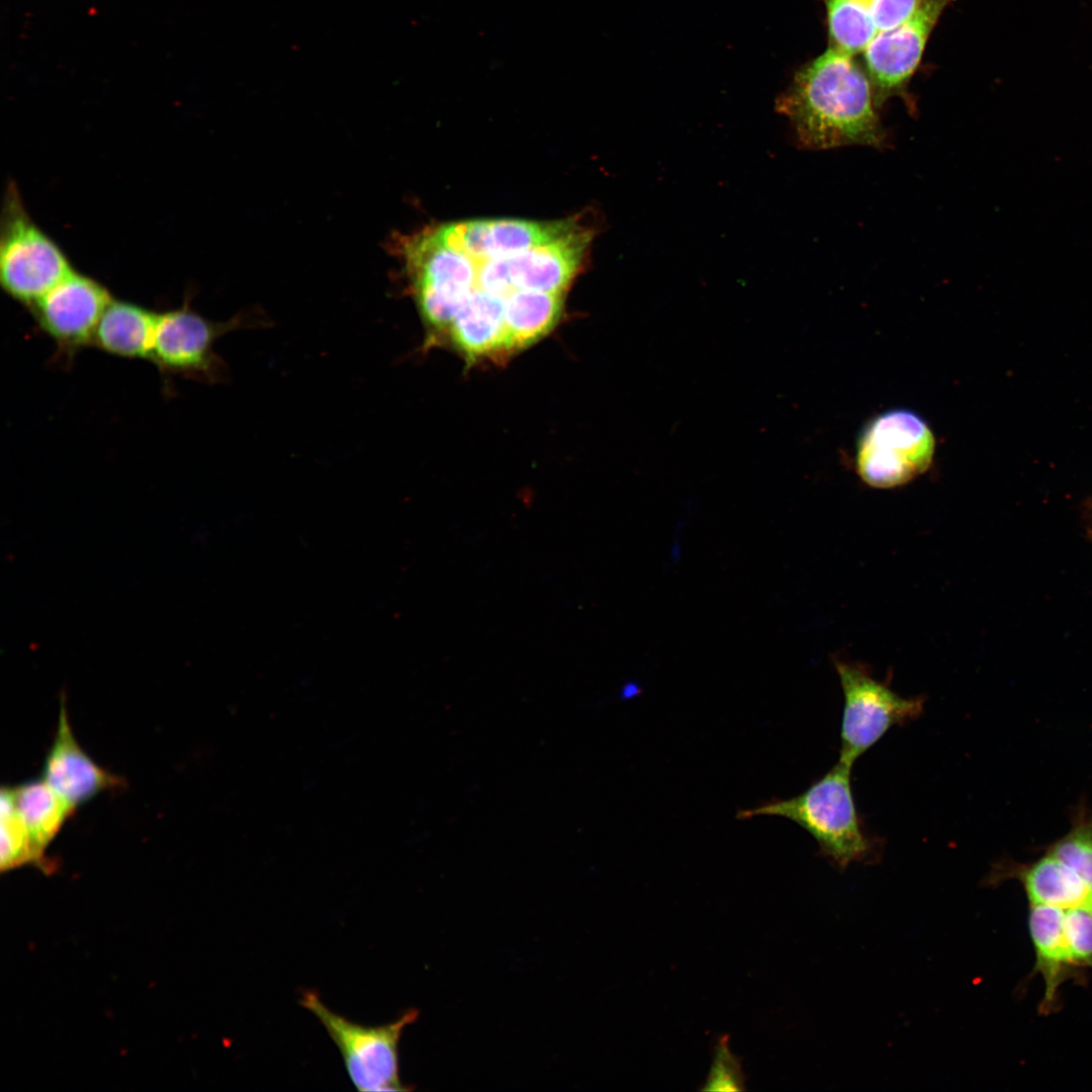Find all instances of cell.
I'll list each match as a JSON object with an SVG mask.
<instances>
[{"label":"cell","mask_w":1092,"mask_h":1092,"mask_svg":"<svg viewBox=\"0 0 1092 1092\" xmlns=\"http://www.w3.org/2000/svg\"><path fill=\"white\" fill-rule=\"evenodd\" d=\"M871 81L854 56L830 46L804 65L778 98L800 146L828 150L885 145Z\"/></svg>","instance_id":"obj_1"},{"label":"cell","mask_w":1092,"mask_h":1092,"mask_svg":"<svg viewBox=\"0 0 1092 1092\" xmlns=\"http://www.w3.org/2000/svg\"><path fill=\"white\" fill-rule=\"evenodd\" d=\"M851 769L837 761L801 794L741 810L737 818L778 816L795 822L813 836L820 855L839 872L854 862L875 863L881 857V841L868 832L858 813Z\"/></svg>","instance_id":"obj_2"},{"label":"cell","mask_w":1092,"mask_h":1092,"mask_svg":"<svg viewBox=\"0 0 1092 1092\" xmlns=\"http://www.w3.org/2000/svg\"><path fill=\"white\" fill-rule=\"evenodd\" d=\"M404 274L429 341L449 328L474 287L475 270L463 252L445 246L433 229L394 237Z\"/></svg>","instance_id":"obj_3"},{"label":"cell","mask_w":1092,"mask_h":1092,"mask_svg":"<svg viewBox=\"0 0 1092 1092\" xmlns=\"http://www.w3.org/2000/svg\"><path fill=\"white\" fill-rule=\"evenodd\" d=\"M267 322L257 313L242 311L225 322H213L198 313L186 297L179 307L159 312L149 360L165 383L180 377L207 384L225 381L229 369L216 353L215 344L225 334Z\"/></svg>","instance_id":"obj_4"},{"label":"cell","mask_w":1092,"mask_h":1092,"mask_svg":"<svg viewBox=\"0 0 1092 1092\" xmlns=\"http://www.w3.org/2000/svg\"><path fill=\"white\" fill-rule=\"evenodd\" d=\"M74 269L61 248L32 220L17 187L8 185L0 230V284L27 309Z\"/></svg>","instance_id":"obj_5"},{"label":"cell","mask_w":1092,"mask_h":1092,"mask_svg":"<svg viewBox=\"0 0 1092 1092\" xmlns=\"http://www.w3.org/2000/svg\"><path fill=\"white\" fill-rule=\"evenodd\" d=\"M299 1004L311 1012L341 1053L346 1071L361 1092L406 1091L399 1079L398 1043L403 1029L414 1023L418 1010L378 1026L350 1021L328 1008L314 991H305Z\"/></svg>","instance_id":"obj_6"},{"label":"cell","mask_w":1092,"mask_h":1092,"mask_svg":"<svg viewBox=\"0 0 1092 1092\" xmlns=\"http://www.w3.org/2000/svg\"><path fill=\"white\" fill-rule=\"evenodd\" d=\"M833 663L844 699L838 761L852 766L891 728L918 719L925 698L902 697L889 680H879L864 664L842 659Z\"/></svg>","instance_id":"obj_7"},{"label":"cell","mask_w":1092,"mask_h":1092,"mask_svg":"<svg viewBox=\"0 0 1092 1092\" xmlns=\"http://www.w3.org/2000/svg\"><path fill=\"white\" fill-rule=\"evenodd\" d=\"M934 448L932 431L920 416L892 410L877 416L860 432L857 473L873 487L899 486L928 469Z\"/></svg>","instance_id":"obj_8"},{"label":"cell","mask_w":1092,"mask_h":1092,"mask_svg":"<svg viewBox=\"0 0 1092 1092\" xmlns=\"http://www.w3.org/2000/svg\"><path fill=\"white\" fill-rule=\"evenodd\" d=\"M112 298L101 282L73 271L28 308L38 332L54 343L52 364L72 367L77 355L93 346L99 320Z\"/></svg>","instance_id":"obj_9"},{"label":"cell","mask_w":1092,"mask_h":1092,"mask_svg":"<svg viewBox=\"0 0 1092 1092\" xmlns=\"http://www.w3.org/2000/svg\"><path fill=\"white\" fill-rule=\"evenodd\" d=\"M953 0H920L900 25L879 34L862 53L876 106L902 93L921 61L926 42Z\"/></svg>","instance_id":"obj_10"},{"label":"cell","mask_w":1092,"mask_h":1092,"mask_svg":"<svg viewBox=\"0 0 1092 1092\" xmlns=\"http://www.w3.org/2000/svg\"><path fill=\"white\" fill-rule=\"evenodd\" d=\"M62 697L54 742L44 759L42 780L74 810L98 794L123 785L82 749L72 731Z\"/></svg>","instance_id":"obj_11"},{"label":"cell","mask_w":1092,"mask_h":1092,"mask_svg":"<svg viewBox=\"0 0 1092 1092\" xmlns=\"http://www.w3.org/2000/svg\"><path fill=\"white\" fill-rule=\"evenodd\" d=\"M1009 880L1020 883L1029 905L1064 910L1074 907L1092 909V888L1072 869L1048 852L1027 863L1001 858L992 866L981 886L994 888Z\"/></svg>","instance_id":"obj_12"},{"label":"cell","mask_w":1092,"mask_h":1092,"mask_svg":"<svg viewBox=\"0 0 1092 1092\" xmlns=\"http://www.w3.org/2000/svg\"><path fill=\"white\" fill-rule=\"evenodd\" d=\"M830 46L862 54L879 34L903 23L920 0H823Z\"/></svg>","instance_id":"obj_13"},{"label":"cell","mask_w":1092,"mask_h":1092,"mask_svg":"<svg viewBox=\"0 0 1092 1092\" xmlns=\"http://www.w3.org/2000/svg\"><path fill=\"white\" fill-rule=\"evenodd\" d=\"M1028 929L1035 954L1034 973L1041 975L1044 993L1039 1012L1049 1014L1057 1006L1061 985L1077 978L1079 970L1069 951L1064 934V909L1029 905Z\"/></svg>","instance_id":"obj_14"},{"label":"cell","mask_w":1092,"mask_h":1092,"mask_svg":"<svg viewBox=\"0 0 1092 1092\" xmlns=\"http://www.w3.org/2000/svg\"><path fill=\"white\" fill-rule=\"evenodd\" d=\"M158 315L139 303L112 298L99 320L92 347L122 359L149 360Z\"/></svg>","instance_id":"obj_15"},{"label":"cell","mask_w":1092,"mask_h":1092,"mask_svg":"<svg viewBox=\"0 0 1092 1092\" xmlns=\"http://www.w3.org/2000/svg\"><path fill=\"white\" fill-rule=\"evenodd\" d=\"M504 301L482 289L471 290L448 331L464 355L475 359L508 351Z\"/></svg>","instance_id":"obj_16"},{"label":"cell","mask_w":1092,"mask_h":1092,"mask_svg":"<svg viewBox=\"0 0 1092 1092\" xmlns=\"http://www.w3.org/2000/svg\"><path fill=\"white\" fill-rule=\"evenodd\" d=\"M562 301L560 293L519 290L509 295L504 301L507 350L525 348L550 332Z\"/></svg>","instance_id":"obj_17"},{"label":"cell","mask_w":1092,"mask_h":1092,"mask_svg":"<svg viewBox=\"0 0 1092 1092\" xmlns=\"http://www.w3.org/2000/svg\"><path fill=\"white\" fill-rule=\"evenodd\" d=\"M15 809L37 849L44 850L74 809L43 780L11 788Z\"/></svg>","instance_id":"obj_18"},{"label":"cell","mask_w":1092,"mask_h":1092,"mask_svg":"<svg viewBox=\"0 0 1092 1092\" xmlns=\"http://www.w3.org/2000/svg\"><path fill=\"white\" fill-rule=\"evenodd\" d=\"M0 832V868L2 872L27 863L43 866L46 856L33 843L25 824L17 813L10 787L1 789Z\"/></svg>","instance_id":"obj_19"},{"label":"cell","mask_w":1092,"mask_h":1092,"mask_svg":"<svg viewBox=\"0 0 1092 1092\" xmlns=\"http://www.w3.org/2000/svg\"><path fill=\"white\" fill-rule=\"evenodd\" d=\"M1092 888V809L1080 802L1071 814L1068 832L1044 847Z\"/></svg>","instance_id":"obj_20"},{"label":"cell","mask_w":1092,"mask_h":1092,"mask_svg":"<svg viewBox=\"0 0 1092 1092\" xmlns=\"http://www.w3.org/2000/svg\"><path fill=\"white\" fill-rule=\"evenodd\" d=\"M1064 934L1075 966L1092 969V909L1074 907L1064 911Z\"/></svg>","instance_id":"obj_21"},{"label":"cell","mask_w":1092,"mask_h":1092,"mask_svg":"<svg viewBox=\"0 0 1092 1092\" xmlns=\"http://www.w3.org/2000/svg\"><path fill=\"white\" fill-rule=\"evenodd\" d=\"M727 1039V1036L719 1038L715 1046L713 1064L703 1087L705 1091H742L745 1088L740 1063Z\"/></svg>","instance_id":"obj_22"}]
</instances>
